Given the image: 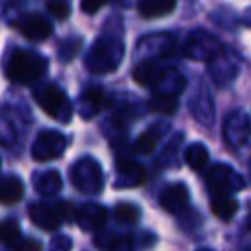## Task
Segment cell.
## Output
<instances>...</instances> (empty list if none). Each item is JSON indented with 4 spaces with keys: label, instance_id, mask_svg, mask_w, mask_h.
<instances>
[{
    "label": "cell",
    "instance_id": "cell-1",
    "mask_svg": "<svg viewBox=\"0 0 251 251\" xmlns=\"http://www.w3.org/2000/svg\"><path fill=\"white\" fill-rule=\"evenodd\" d=\"M47 59L35 51L16 49L8 55L4 73L12 82L18 84H31L47 73Z\"/></svg>",
    "mask_w": 251,
    "mask_h": 251
},
{
    "label": "cell",
    "instance_id": "cell-2",
    "mask_svg": "<svg viewBox=\"0 0 251 251\" xmlns=\"http://www.w3.org/2000/svg\"><path fill=\"white\" fill-rule=\"evenodd\" d=\"M124 53H126V49H124V43H122L120 37L102 35L90 47V51L84 59V67L94 75L112 73L120 67V63L124 59Z\"/></svg>",
    "mask_w": 251,
    "mask_h": 251
},
{
    "label": "cell",
    "instance_id": "cell-3",
    "mask_svg": "<svg viewBox=\"0 0 251 251\" xmlns=\"http://www.w3.org/2000/svg\"><path fill=\"white\" fill-rule=\"evenodd\" d=\"M37 106L55 122L69 124L73 120V104L67 98V94L57 86V84H45L35 90L33 94Z\"/></svg>",
    "mask_w": 251,
    "mask_h": 251
},
{
    "label": "cell",
    "instance_id": "cell-4",
    "mask_svg": "<svg viewBox=\"0 0 251 251\" xmlns=\"http://www.w3.org/2000/svg\"><path fill=\"white\" fill-rule=\"evenodd\" d=\"M71 184L82 194H98L104 186V175L98 161L92 157H80L69 171Z\"/></svg>",
    "mask_w": 251,
    "mask_h": 251
},
{
    "label": "cell",
    "instance_id": "cell-5",
    "mask_svg": "<svg viewBox=\"0 0 251 251\" xmlns=\"http://www.w3.org/2000/svg\"><path fill=\"white\" fill-rule=\"evenodd\" d=\"M206 186L214 196H229L245 186V180L239 173H235L229 165L216 163L206 171Z\"/></svg>",
    "mask_w": 251,
    "mask_h": 251
},
{
    "label": "cell",
    "instance_id": "cell-6",
    "mask_svg": "<svg viewBox=\"0 0 251 251\" xmlns=\"http://www.w3.org/2000/svg\"><path fill=\"white\" fill-rule=\"evenodd\" d=\"M224 53L222 43L212 37L210 33L204 31H192L184 43V55L190 59H198V61H208L212 63L216 57H220Z\"/></svg>",
    "mask_w": 251,
    "mask_h": 251
},
{
    "label": "cell",
    "instance_id": "cell-7",
    "mask_svg": "<svg viewBox=\"0 0 251 251\" xmlns=\"http://www.w3.org/2000/svg\"><path fill=\"white\" fill-rule=\"evenodd\" d=\"M65 149H67V137L61 131L45 129L35 137V141L31 145V157L39 163L53 161V159L61 157Z\"/></svg>",
    "mask_w": 251,
    "mask_h": 251
},
{
    "label": "cell",
    "instance_id": "cell-8",
    "mask_svg": "<svg viewBox=\"0 0 251 251\" xmlns=\"http://www.w3.org/2000/svg\"><path fill=\"white\" fill-rule=\"evenodd\" d=\"M251 137V120L243 112H231L224 122V139L229 147L237 149Z\"/></svg>",
    "mask_w": 251,
    "mask_h": 251
},
{
    "label": "cell",
    "instance_id": "cell-9",
    "mask_svg": "<svg viewBox=\"0 0 251 251\" xmlns=\"http://www.w3.org/2000/svg\"><path fill=\"white\" fill-rule=\"evenodd\" d=\"M16 29L29 41H43L51 35L53 25L51 22L41 14H24L16 22Z\"/></svg>",
    "mask_w": 251,
    "mask_h": 251
},
{
    "label": "cell",
    "instance_id": "cell-10",
    "mask_svg": "<svg viewBox=\"0 0 251 251\" xmlns=\"http://www.w3.org/2000/svg\"><path fill=\"white\" fill-rule=\"evenodd\" d=\"M29 220L39 227V229H45V231H53L61 226L63 220V214H61V202L57 204H43V202H35L29 206Z\"/></svg>",
    "mask_w": 251,
    "mask_h": 251
},
{
    "label": "cell",
    "instance_id": "cell-11",
    "mask_svg": "<svg viewBox=\"0 0 251 251\" xmlns=\"http://www.w3.org/2000/svg\"><path fill=\"white\" fill-rule=\"evenodd\" d=\"M116 186L118 188H133L145 182V169L133 159L120 157L116 159Z\"/></svg>",
    "mask_w": 251,
    "mask_h": 251
},
{
    "label": "cell",
    "instance_id": "cell-12",
    "mask_svg": "<svg viewBox=\"0 0 251 251\" xmlns=\"http://www.w3.org/2000/svg\"><path fill=\"white\" fill-rule=\"evenodd\" d=\"M75 220L76 224L84 229V231H94V229H100L106 220H108V210L106 206L102 204H94V202H88V204H82L76 212H75Z\"/></svg>",
    "mask_w": 251,
    "mask_h": 251
},
{
    "label": "cell",
    "instance_id": "cell-13",
    "mask_svg": "<svg viewBox=\"0 0 251 251\" xmlns=\"http://www.w3.org/2000/svg\"><path fill=\"white\" fill-rule=\"evenodd\" d=\"M167 71H169V67L159 63V59H145V61L137 63V67L133 69V78L141 86L155 88L161 82V78L167 75Z\"/></svg>",
    "mask_w": 251,
    "mask_h": 251
},
{
    "label": "cell",
    "instance_id": "cell-14",
    "mask_svg": "<svg viewBox=\"0 0 251 251\" xmlns=\"http://www.w3.org/2000/svg\"><path fill=\"white\" fill-rule=\"evenodd\" d=\"M188 198H190L188 188H186L182 182H175V184L165 186V190H163L161 196H159V204H161L167 212L178 214V212H182V210L188 206Z\"/></svg>",
    "mask_w": 251,
    "mask_h": 251
},
{
    "label": "cell",
    "instance_id": "cell-15",
    "mask_svg": "<svg viewBox=\"0 0 251 251\" xmlns=\"http://www.w3.org/2000/svg\"><path fill=\"white\" fill-rule=\"evenodd\" d=\"M104 98L106 96H104L102 86H86L80 92V98H78V114L86 120L96 116L104 106Z\"/></svg>",
    "mask_w": 251,
    "mask_h": 251
},
{
    "label": "cell",
    "instance_id": "cell-16",
    "mask_svg": "<svg viewBox=\"0 0 251 251\" xmlns=\"http://www.w3.org/2000/svg\"><path fill=\"white\" fill-rule=\"evenodd\" d=\"M190 112H192V116H194L200 124H204V126H208V124L214 120V102H212V98H210L206 86H202V88L198 90V94L190 100Z\"/></svg>",
    "mask_w": 251,
    "mask_h": 251
},
{
    "label": "cell",
    "instance_id": "cell-17",
    "mask_svg": "<svg viewBox=\"0 0 251 251\" xmlns=\"http://www.w3.org/2000/svg\"><path fill=\"white\" fill-rule=\"evenodd\" d=\"M176 6V0H139L137 2V12L139 16L153 20V18H163L171 14Z\"/></svg>",
    "mask_w": 251,
    "mask_h": 251
},
{
    "label": "cell",
    "instance_id": "cell-18",
    "mask_svg": "<svg viewBox=\"0 0 251 251\" xmlns=\"http://www.w3.org/2000/svg\"><path fill=\"white\" fill-rule=\"evenodd\" d=\"M184 88V78L180 73H176L175 69H169L167 75L161 78V82L155 86V94L157 96H167V98H176Z\"/></svg>",
    "mask_w": 251,
    "mask_h": 251
},
{
    "label": "cell",
    "instance_id": "cell-19",
    "mask_svg": "<svg viewBox=\"0 0 251 251\" xmlns=\"http://www.w3.org/2000/svg\"><path fill=\"white\" fill-rule=\"evenodd\" d=\"M165 131H167V126H165V124H157V126L149 127L147 131H143V133L135 139L133 151L139 153V155H149V153H153V149L157 147V141L161 139V135H163Z\"/></svg>",
    "mask_w": 251,
    "mask_h": 251
},
{
    "label": "cell",
    "instance_id": "cell-20",
    "mask_svg": "<svg viewBox=\"0 0 251 251\" xmlns=\"http://www.w3.org/2000/svg\"><path fill=\"white\" fill-rule=\"evenodd\" d=\"M22 196H24V182L18 176L10 175L0 180V204L12 206V204L20 202Z\"/></svg>",
    "mask_w": 251,
    "mask_h": 251
},
{
    "label": "cell",
    "instance_id": "cell-21",
    "mask_svg": "<svg viewBox=\"0 0 251 251\" xmlns=\"http://www.w3.org/2000/svg\"><path fill=\"white\" fill-rule=\"evenodd\" d=\"M63 186V178L57 171H43L35 176V190L41 196H53L61 190Z\"/></svg>",
    "mask_w": 251,
    "mask_h": 251
},
{
    "label": "cell",
    "instance_id": "cell-22",
    "mask_svg": "<svg viewBox=\"0 0 251 251\" xmlns=\"http://www.w3.org/2000/svg\"><path fill=\"white\" fill-rule=\"evenodd\" d=\"M210 208H212V212H214L216 218L227 222V220H231V218L235 216V212H237V200H235L233 196H212Z\"/></svg>",
    "mask_w": 251,
    "mask_h": 251
},
{
    "label": "cell",
    "instance_id": "cell-23",
    "mask_svg": "<svg viewBox=\"0 0 251 251\" xmlns=\"http://www.w3.org/2000/svg\"><path fill=\"white\" fill-rule=\"evenodd\" d=\"M208 149L202 143H192L184 151V161L192 171H202L208 165Z\"/></svg>",
    "mask_w": 251,
    "mask_h": 251
},
{
    "label": "cell",
    "instance_id": "cell-24",
    "mask_svg": "<svg viewBox=\"0 0 251 251\" xmlns=\"http://www.w3.org/2000/svg\"><path fill=\"white\" fill-rule=\"evenodd\" d=\"M114 220L122 226H133L139 220V208L131 202H120L114 206Z\"/></svg>",
    "mask_w": 251,
    "mask_h": 251
},
{
    "label": "cell",
    "instance_id": "cell-25",
    "mask_svg": "<svg viewBox=\"0 0 251 251\" xmlns=\"http://www.w3.org/2000/svg\"><path fill=\"white\" fill-rule=\"evenodd\" d=\"M20 237H22V231H20V224L16 220L6 218L0 222V243H6L12 247Z\"/></svg>",
    "mask_w": 251,
    "mask_h": 251
},
{
    "label": "cell",
    "instance_id": "cell-26",
    "mask_svg": "<svg viewBox=\"0 0 251 251\" xmlns=\"http://www.w3.org/2000/svg\"><path fill=\"white\" fill-rule=\"evenodd\" d=\"M153 112H161V114H175L178 108V100L176 98H167V96H157L153 94V98L147 104Z\"/></svg>",
    "mask_w": 251,
    "mask_h": 251
},
{
    "label": "cell",
    "instance_id": "cell-27",
    "mask_svg": "<svg viewBox=\"0 0 251 251\" xmlns=\"http://www.w3.org/2000/svg\"><path fill=\"white\" fill-rule=\"evenodd\" d=\"M80 45H82V39H80V37H71V39L63 41V43H61V49H59V57H61L63 61L75 59V57L78 55V51H80Z\"/></svg>",
    "mask_w": 251,
    "mask_h": 251
},
{
    "label": "cell",
    "instance_id": "cell-28",
    "mask_svg": "<svg viewBox=\"0 0 251 251\" xmlns=\"http://www.w3.org/2000/svg\"><path fill=\"white\" fill-rule=\"evenodd\" d=\"M45 8H47L49 16H53L57 20H67L71 14V6L67 0H47Z\"/></svg>",
    "mask_w": 251,
    "mask_h": 251
},
{
    "label": "cell",
    "instance_id": "cell-29",
    "mask_svg": "<svg viewBox=\"0 0 251 251\" xmlns=\"http://www.w3.org/2000/svg\"><path fill=\"white\" fill-rule=\"evenodd\" d=\"M124 241H127L126 237H118L114 233H104V235H98L96 237V245L104 251H116L120 245H124Z\"/></svg>",
    "mask_w": 251,
    "mask_h": 251
},
{
    "label": "cell",
    "instance_id": "cell-30",
    "mask_svg": "<svg viewBox=\"0 0 251 251\" xmlns=\"http://www.w3.org/2000/svg\"><path fill=\"white\" fill-rule=\"evenodd\" d=\"M10 251H43V249H41V243L33 237H20L10 247Z\"/></svg>",
    "mask_w": 251,
    "mask_h": 251
},
{
    "label": "cell",
    "instance_id": "cell-31",
    "mask_svg": "<svg viewBox=\"0 0 251 251\" xmlns=\"http://www.w3.org/2000/svg\"><path fill=\"white\" fill-rule=\"evenodd\" d=\"M104 4H106V0H80V10H82L84 14H94V12H98Z\"/></svg>",
    "mask_w": 251,
    "mask_h": 251
},
{
    "label": "cell",
    "instance_id": "cell-32",
    "mask_svg": "<svg viewBox=\"0 0 251 251\" xmlns=\"http://www.w3.org/2000/svg\"><path fill=\"white\" fill-rule=\"evenodd\" d=\"M71 249V237H55L51 243V251H69Z\"/></svg>",
    "mask_w": 251,
    "mask_h": 251
},
{
    "label": "cell",
    "instance_id": "cell-33",
    "mask_svg": "<svg viewBox=\"0 0 251 251\" xmlns=\"http://www.w3.org/2000/svg\"><path fill=\"white\" fill-rule=\"evenodd\" d=\"M247 227H249V231H251V218H249V222H247Z\"/></svg>",
    "mask_w": 251,
    "mask_h": 251
},
{
    "label": "cell",
    "instance_id": "cell-34",
    "mask_svg": "<svg viewBox=\"0 0 251 251\" xmlns=\"http://www.w3.org/2000/svg\"><path fill=\"white\" fill-rule=\"evenodd\" d=\"M198 251H212V249H198Z\"/></svg>",
    "mask_w": 251,
    "mask_h": 251
},
{
    "label": "cell",
    "instance_id": "cell-35",
    "mask_svg": "<svg viewBox=\"0 0 251 251\" xmlns=\"http://www.w3.org/2000/svg\"><path fill=\"white\" fill-rule=\"evenodd\" d=\"M0 167H2V161H0Z\"/></svg>",
    "mask_w": 251,
    "mask_h": 251
},
{
    "label": "cell",
    "instance_id": "cell-36",
    "mask_svg": "<svg viewBox=\"0 0 251 251\" xmlns=\"http://www.w3.org/2000/svg\"><path fill=\"white\" fill-rule=\"evenodd\" d=\"M247 251H251V249H247Z\"/></svg>",
    "mask_w": 251,
    "mask_h": 251
}]
</instances>
